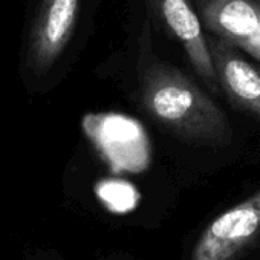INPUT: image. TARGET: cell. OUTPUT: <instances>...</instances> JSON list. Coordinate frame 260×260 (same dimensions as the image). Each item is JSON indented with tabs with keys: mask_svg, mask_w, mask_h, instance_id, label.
<instances>
[{
	"mask_svg": "<svg viewBox=\"0 0 260 260\" xmlns=\"http://www.w3.org/2000/svg\"><path fill=\"white\" fill-rule=\"evenodd\" d=\"M207 46L219 89L233 106L260 118V64L216 37L207 36Z\"/></svg>",
	"mask_w": 260,
	"mask_h": 260,
	"instance_id": "obj_7",
	"label": "cell"
},
{
	"mask_svg": "<svg viewBox=\"0 0 260 260\" xmlns=\"http://www.w3.org/2000/svg\"><path fill=\"white\" fill-rule=\"evenodd\" d=\"M150 11L164 31L182 48L188 63L204 86L214 95L220 92L210 58L207 36L191 0H149Z\"/></svg>",
	"mask_w": 260,
	"mask_h": 260,
	"instance_id": "obj_6",
	"label": "cell"
},
{
	"mask_svg": "<svg viewBox=\"0 0 260 260\" xmlns=\"http://www.w3.org/2000/svg\"><path fill=\"white\" fill-rule=\"evenodd\" d=\"M260 236V190L214 217L201 233L190 260H234Z\"/></svg>",
	"mask_w": 260,
	"mask_h": 260,
	"instance_id": "obj_4",
	"label": "cell"
},
{
	"mask_svg": "<svg viewBox=\"0 0 260 260\" xmlns=\"http://www.w3.org/2000/svg\"><path fill=\"white\" fill-rule=\"evenodd\" d=\"M144 25L140 93L149 115L162 127L191 143L225 147L233 140L230 121L219 104L176 66L152 52Z\"/></svg>",
	"mask_w": 260,
	"mask_h": 260,
	"instance_id": "obj_1",
	"label": "cell"
},
{
	"mask_svg": "<svg viewBox=\"0 0 260 260\" xmlns=\"http://www.w3.org/2000/svg\"><path fill=\"white\" fill-rule=\"evenodd\" d=\"M204 32L260 64V0H191Z\"/></svg>",
	"mask_w": 260,
	"mask_h": 260,
	"instance_id": "obj_5",
	"label": "cell"
},
{
	"mask_svg": "<svg viewBox=\"0 0 260 260\" xmlns=\"http://www.w3.org/2000/svg\"><path fill=\"white\" fill-rule=\"evenodd\" d=\"M96 193L104 205L115 213L130 211L138 204V191L124 181H103L98 184Z\"/></svg>",
	"mask_w": 260,
	"mask_h": 260,
	"instance_id": "obj_8",
	"label": "cell"
},
{
	"mask_svg": "<svg viewBox=\"0 0 260 260\" xmlns=\"http://www.w3.org/2000/svg\"><path fill=\"white\" fill-rule=\"evenodd\" d=\"M87 0H39L28 25L25 66L37 78L63 58L83 23Z\"/></svg>",
	"mask_w": 260,
	"mask_h": 260,
	"instance_id": "obj_2",
	"label": "cell"
},
{
	"mask_svg": "<svg viewBox=\"0 0 260 260\" xmlns=\"http://www.w3.org/2000/svg\"><path fill=\"white\" fill-rule=\"evenodd\" d=\"M83 128L115 173H140L149 167L152 147L138 121L121 113H89Z\"/></svg>",
	"mask_w": 260,
	"mask_h": 260,
	"instance_id": "obj_3",
	"label": "cell"
}]
</instances>
